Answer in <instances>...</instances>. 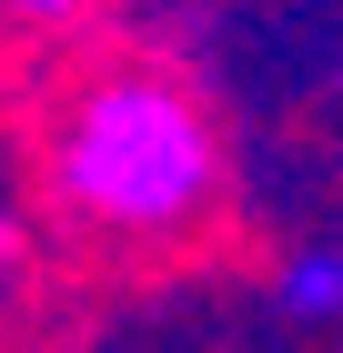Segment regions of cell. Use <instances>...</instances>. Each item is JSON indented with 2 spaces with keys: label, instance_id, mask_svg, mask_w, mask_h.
<instances>
[{
  "label": "cell",
  "instance_id": "6da1fadb",
  "mask_svg": "<svg viewBox=\"0 0 343 353\" xmlns=\"http://www.w3.org/2000/svg\"><path fill=\"white\" fill-rule=\"evenodd\" d=\"M212 182H222L212 121L172 81H141V71L81 91L61 141H51L61 212L101 222V232H172V222H192L212 202Z\"/></svg>",
  "mask_w": 343,
  "mask_h": 353
},
{
  "label": "cell",
  "instance_id": "7a4b0ae2",
  "mask_svg": "<svg viewBox=\"0 0 343 353\" xmlns=\"http://www.w3.org/2000/svg\"><path fill=\"white\" fill-rule=\"evenodd\" d=\"M10 252H21V232H10V222H0V263H10Z\"/></svg>",
  "mask_w": 343,
  "mask_h": 353
},
{
  "label": "cell",
  "instance_id": "3957f363",
  "mask_svg": "<svg viewBox=\"0 0 343 353\" xmlns=\"http://www.w3.org/2000/svg\"><path fill=\"white\" fill-rule=\"evenodd\" d=\"M21 10H81V0H21Z\"/></svg>",
  "mask_w": 343,
  "mask_h": 353
}]
</instances>
